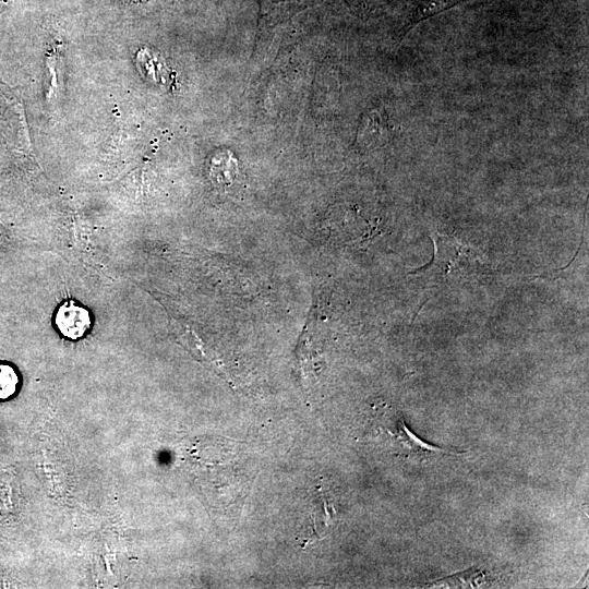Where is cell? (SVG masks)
I'll list each match as a JSON object with an SVG mask.
<instances>
[{
	"instance_id": "cell-1",
	"label": "cell",
	"mask_w": 589,
	"mask_h": 589,
	"mask_svg": "<svg viewBox=\"0 0 589 589\" xmlns=\"http://www.w3.org/2000/svg\"><path fill=\"white\" fill-rule=\"evenodd\" d=\"M385 431L397 453L408 458H416L419 461L436 455L462 454L456 449H445L425 443L408 429L402 418L393 424V429L387 428Z\"/></svg>"
},
{
	"instance_id": "cell-2",
	"label": "cell",
	"mask_w": 589,
	"mask_h": 589,
	"mask_svg": "<svg viewBox=\"0 0 589 589\" xmlns=\"http://www.w3.org/2000/svg\"><path fill=\"white\" fill-rule=\"evenodd\" d=\"M55 322L59 332L70 339L83 337L92 325L89 312L72 300L59 306Z\"/></svg>"
},
{
	"instance_id": "cell-3",
	"label": "cell",
	"mask_w": 589,
	"mask_h": 589,
	"mask_svg": "<svg viewBox=\"0 0 589 589\" xmlns=\"http://www.w3.org/2000/svg\"><path fill=\"white\" fill-rule=\"evenodd\" d=\"M465 1L467 0H417L411 14L400 31V37L405 36L419 22Z\"/></svg>"
},
{
	"instance_id": "cell-4",
	"label": "cell",
	"mask_w": 589,
	"mask_h": 589,
	"mask_svg": "<svg viewBox=\"0 0 589 589\" xmlns=\"http://www.w3.org/2000/svg\"><path fill=\"white\" fill-rule=\"evenodd\" d=\"M19 375L8 363H0V400L11 398L19 387Z\"/></svg>"
},
{
	"instance_id": "cell-5",
	"label": "cell",
	"mask_w": 589,
	"mask_h": 589,
	"mask_svg": "<svg viewBox=\"0 0 589 589\" xmlns=\"http://www.w3.org/2000/svg\"><path fill=\"white\" fill-rule=\"evenodd\" d=\"M3 228L0 226V248L2 247L4 242V232Z\"/></svg>"
}]
</instances>
